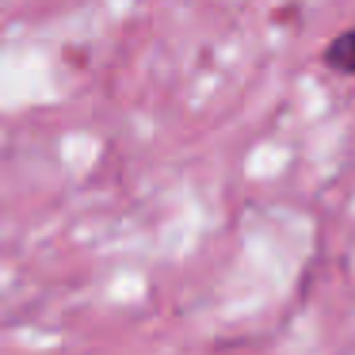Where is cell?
<instances>
[{"label":"cell","mask_w":355,"mask_h":355,"mask_svg":"<svg viewBox=\"0 0 355 355\" xmlns=\"http://www.w3.org/2000/svg\"><path fill=\"white\" fill-rule=\"evenodd\" d=\"M321 62L329 65L332 73H344V77H355V27L352 31H340L336 39L324 46Z\"/></svg>","instance_id":"cell-1"}]
</instances>
